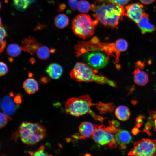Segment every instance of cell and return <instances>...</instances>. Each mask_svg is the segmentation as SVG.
<instances>
[{
  "mask_svg": "<svg viewBox=\"0 0 156 156\" xmlns=\"http://www.w3.org/2000/svg\"><path fill=\"white\" fill-rule=\"evenodd\" d=\"M90 10L95 19L104 26L112 28L117 26L125 13L123 6L107 1H95Z\"/></svg>",
  "mask_w": 156,
  "mask_h": 156,
  "instance_id": "1",
  "label": "cell"
},
{
  "mask_svg": "<svg viewBox=\"0 0 156 156\" xmlns=\"http://www.w3.org/2000/svg\"><path fill=\"white\" fill-rule=\"evenodd\" d=\"M97 71L87 64L81 62L77 63L70 72V75L73 80L79 82H94L100 84H107L117 87L116 82L106 77L97 74Z\"/></svg>",
  "mask_w": 156,
  "mask_h": 156,
  "instance_id": "2",
  "label": "cell"
},
{
  "mask_svg": "<svg viewBox=\"0 0 156 156\" xmlns=\"http://www.w3.org/2000/svg\"><path fill=\"white\" fill-rule=\"evenodd\" d=\"M109 126L106 127L103 125H95L92 137L93 139L97 143L110 149H112L117 146L114 134L120 129L117 128L119 125L117 121L113 120L109 121Z\"/></svg>",
  "mask_w": 156,
  "mask_h": 156,
  "instance_id": "3",
  "label": "cell"
},
{
  "mask_svg": "<svg viewBox=\"0 0 156 156\" xmlns=\"http://www.w3.org/2000/svg\"><path fill=\"white\" fill-rule=\"evenodd\" d=\"M77 56L79 57L84 53L91 51H102L108 56H116V61H119L120 52L116 49L115 42L102 43L96 37H93L88 42H79L75 47Z\"/></svg>",
  "mask_w": 156,
  "mask_h": 156,
  "instance_id": "4",
  "label": "cell"
},
{
  "mask_svg": "<svg viewBox=\"0 0 156 156\" xmlns=\"http://www.w3.org/2000/svg\"><path fill=\"white\" fill-rule=\"evenodd\" d=\"M92 101L88 95L69 99L65 105V110L67 114L78 117L90 113L95 119L99 120L100 116L96 115L90 109Z\"/></svg>",
  "mask_w": 156,
  "mask_h": 156,
  "instance_id": "5",
  "label": "cell"
},
{
  "mask_svg": "<svg viewBox=\"0 0 156 156\" xmlns=\"http://www.w3.org/2000/svg\"><path fill=\"white\" fill-rule=\"evenodd\" d=\"M19 132L23 143L33 145L44 138L46 135V129L40 124L25 122L20 126Z\"/></svg>",
  "mask_w": 156,
  "mask_h": 156,
  "instance_id": "6",
  "label": "cell"
},
{
  "mask_svg": "<svg viewBox=\"0 0 156 156\" xmlns=\"http://www.w3.org/2000/svg\"><path fill=\"white\" fill-rule=\"evenodd\" d=\"M98 21L93 20L89 15L82 14L77 15L72 23V29L76 35L83 39L88 38L94 34Z\"/></svg>",
  "mask_w": 156,
  "mask_h": 156,
  "instance_id": "7",
  "label": "cell"
},
{
  "mask_svg": "<svg viewBox=\"0 0 156 156\" xmlns=\"http://www.w3.org/2000/svg\"><path fill=\"white\" fill-rule=\"evenodd\" d=\"M156 154V140L143 138L134 144L128 153L130 156H152Z\"/></svg>",
  "mask_w": 156,
  "mask_h": 156,
  "instance_id": "8",
  "label": "cell"
},
{
  "mask_svg": "<svg viewBox=\"0 0 156 156\" xmlns=\"http://www.w3.org/2000/svg\"><path fill=\"white\" fill-rule=\"evenodd\" d=\"M83 59L85 63L93 69L103 68L108 64L109 56L99 51H91L83 54Z\"/></svg>",
  "mask_w": 156,
  "mask_h": 156,
  "instance_id": "9",
  "label": "cell"
},
{
  "mask_svg": "<svg viewBox=\"0 0 156 156\" xmlns=\"http://www.w3.org/2000/svg\"><path fill=\"white\" fill-rule=\"evenodd\" d=\"M14 95V94L11 92L9 93V95L5 96L2 101L1 106L3 111L8 116L14 114L21 102L20 95L16 94L13 98Z\"/></svg>",
  "mask_w": 156,
  "mask_h": 156,
  "instance_id": "10",
  "label": "cell"
},
{
  "mask_svg": "<svg viewBox=\"0 0 156 156\" xmlns=\"http://www.w3.org/2000/svg\"><path fill=\"white\" fill-rule=\"evenodd\" d=\"M143 6L139 3L129 4L125 7V15L136 24L143 13Z\"/></svg>",
  "mask_w": 156,
  "mask_h": 156,
  "instance_id": "11",
  "label": "cell"
},
{
  "mask_svg": "<svg viewBox=\"0 0 156 156\" xmlns=\"http://www.w3.org/2000/svg\"><path fill=\"white\" fill-rule=\"evenodd\" d=\"M114 136L116 143L120 149H125L126 145L130 143L132 139L130 133L125 130H120L116 133Z\"/></svg>",
  "mask_w": 156,
  "mask_h": 156,
  "instance_id": "12",
  "label": "cell"
},
{
  "mask_svg": "<svg viewBox=\"0 0 156 156\" xmlns=\"http://www.w3.org/2000/svg\"><path fill=\"white\" fill-rule=\"evenodd\" d=\"M137 24L143 34L152 32L156 30L155 26L150 22L148 15L145 13L142 14Z\"/></svg>",
  "mask_w": 156,
  "mask_h": 156,
  "instance_id": "13",
  "label": "cell"
},
{
  "mask_svg": "<svg viewBox=\"0 0 156 156\" xmlns=\"http://www.w3.org/2000/svg\"><path fill=\"white\" fill-rule=\"evenodd\" d=\"M94 129V126L90 122L85 121L81 122L79 127V131L81 135L79 138L83 139L92 136Z\"/></svg>",
  "mask_w": 156,
  "mask_h": 156,
  "instance_id": "14",
  "label": "cell"
},
{
  "mask_svg": "<svg viewBox=\"0 0 156 156\" xmlns=\"http://www.w3.org/2000/svg\"><path fill=\"white\" fill-rule=\"evenodd\" d=\"M46 71L51 78L54 79H57L62 75L63 70L60 64L53 63L50 64L47 67Z\"/></svg>",
  "mask_w": 156,
  "mask_h": 156,
  "instance_id": "15",
  "label": "cell"
},
{
  "mask_svg": "<svg viewBox=\"0 0 156 156\" xmlns=\"http://www.w3.org/2000/svg\"><path fill=\"white\" fill-rule=\"evenodd\" d=\"M133 78L135 83L137 85L143 86L145 85L148 81V75L146 72L140 71L136 68L133 72Z\"/></svg>",
  "mask_w": 156,
  "mask_h": 156,
  "instance_id": "16",
  "label": "cell"
},
{
  "mask_svg": "<svg viewBox=\"0 0 156 156\" xmlns=\"http://www.w3.org/2000/svg\"><path fill=\"white\" fill-rule=\"evenodd\" d=\"M23 87L25 92L30 94L35 93L38 90L37 82L32 78H29L25 80L23 83Z\"/></svg>",
  "mask_w": 156,
  "mask_h": 156,
  "instance_id": "17",
  "label": "cell"
},
{
  "mask_svg": "<svg viewBox=\"0 0 156 156\" xmlns=\"http://www.w3.org/2000/svg\"><path fill=\"white\" fill-rule=\"evenodd\" d=\"M115 114L119 120L122 121H125L129 119L130 112L127 107L124 105H120L116 109Z\"/></svg>",
  "mask_w": 156,
  "mask_h": 156,
  "instance_id": "18",
  "label": "cell"
},
{
  "mask_svg": "<svg viewBox=\"0 0 156 156\" xmlns=\"http://www.w3.org/2000/svg\"><path fill=\"white\" fill-rule=\"evenodd\" d=\"M69 19L65 14H60L57 15L54 19V23L56 27L59 29H63L68 24Z\"/></svg>",
  "mask_w": 156,
  "mask_h": 156,
  "instance_id": "19",
  "label": "cell"
},
{
  "mask_svg": "<svg viewBox=\"0 0 156 156\" xmlns=\"http://www.w3.org/2000/svg\"><path fill=\"white\" fill-rule=\"evenodd\" d=\"M21 47L16 44H10L8 46L7 53L11 57H16L21 54Z\"/></svg>",
  "mask_w": 156,
  "mask_h": 156,
  "instance_id": "20",
  "label": "cell"
},
{
  "mask_svg": "<svg viewBox=\"0 0 156 156\" xmlns=\"http://www.w3.org/2000/svg\"><path fill=\"white\" fill-rule=\"evenodd\" d=\"M50 49L45 46L39 47L37 51L38 57L41 59L45 60L48 58L50 56Z\"/></svg>",
  "mask_w": 156,
  "mask_h": 156,
  "instance_id": "21",
  "label": "cell"
},
{
  "mask_svg": "<svg viewBox=\"0 0 156 156\" xmlns=\"http://www.w3.org/2000/svg\"><path fill=\"white\" fill-rule=\"evenodd\" d=\"M13 3L15 8L18 10H25L30 4L27 0H13Z\"/></svg>",
  "mask_w": 156,
  "mask_h": 156,
  "instance_id": "22",
  "label": "cell"
},
{
  "mask_svg": "<svg viewBox=\"0 0 156 156\" xmlns=\"http://www.w3.org/2000/svg\"><path fill=\"white\" fill-rule=\"evenodd\" d=\"M91 5L85 0H81L78 2L77 7L78 10L82 13L88 12L90 9Z\"/></svg>",
  "mask_w": 156,
  "mask_h": 156,
  "instance_id": "23",
  "label": "cell"
},
{
  "mask_svg": "<svg viewBox=\"0 0 156 156\" xmlns=\"http://www.w3.org/2000/svg\"><path fill=\"white\" fill-rule=\"evenodd\" d=\"M40 46V44L36 42L29 44L21 46V48L24 51L28 52L33 55L37 50Z\"/></svg>",
  "mask_w": 156,
  "mask_h": 156,
  "instance_id": "24",
  "label": "cell"
},
{
  "mask_svg": "<svg viewBox=\"0 0 156 156\" xmlns=\"http://www.w3.org/2000/svg\"><path fill=\"white\" fill-rule=\"evenodd\" d=\"M117 49L120 52L126 51L128 47V44L127 42L123 39H119L115 42Z\"/></svg>",
  "mask_w": 156,
  "mask_h": 156,
  "instance_id": "25",
  "label": "cell"
},
{
  "mask_svg": "<svg viewBox=\"0 0 156 156\" xmlns=\"http://www.w3.org/2000/svg\"><path fill=\"white\" fill-rule=\"evenodd\" d=\"M45 147L44 146H41L36 151L34 152L28 151L27 152L28 154L33 156H48L47 153L44 152Z\"/></svg>",
  "mask_w": 156,
  "mask_h": 156,
  "instance_id": "26",
  "label": "cell"
},
{
  "mask_svg": "<svg viewBox=\"0 0 156 156\" xmlns=\"http://www.w3.org/2000/svg\"><path fill=\"white\" fill-rule=\"evenodd\" d=\"M0 128L4 127L7 124L8 120H11V118L5 113L0 112Z\"/></svg>",
  "mask_w": 156,
  "mask_h": 156,
  "instance_id": "27",
  "label": "cell"
},
{
  "mask_svg": "<svg viewBox=\"0 0 156 156\" xmlns=\"http://www.w3.org/2000/svg\"><path fill=\"white\" fill-rule=\"evenodd\" d=\"M150 121L152 123L153 129L156 131V111H150Z\"/></svg>",
  "mask_w": 156,
  "mask_h": 156,
  "instance_id": "28",
  "label": "cell"
},
{
  "mask_svg": "<svg viewBox=\"0 0 156 156\" xmlns=\"http://www.w3.org/2000/svg\"><path fill=\"white\" fill-rule=\"evenodd\" d=\"M131 0H95L96 1H107L117 4L124 6L127 4Z\"/></svg>",
  "mask_w": 156,
  "mask_h": 156,
  "instance_id": "29",
  "label": "cell"
},
{
  "mask_svg": "<svg viewBox=\"0 0 156 156\" xmlns=\"http://www.w3.org/2000/svg\"><path fill=\"white\" fill-rule=\"evenodd\" d=\"M0 75L1 76L5 75L8 73V68L7 65L3 62H0Z\"/></svg>",
  "mask_w": 156,
  "mask_h": 156,
  "instance_id": "30",
  "label": "cell"
},
{
  "mask_svg": "<svg viewBox=\"0 0 156 156\" xmlns=\"http://www.w3.org/2000/svg\"><path fill=\"white\" fill-rule=\"evenodd\" d=\"M0 42H3L4 38L7 36V34L4 27L0 25Z\"/></svg>",
  "mask_w": 156,
  "mask_h": 156,
  "instance_id": "31",
  "label": "cell"
},
{
  "mask_svg": "<svg viewBox=\"0 0 156 156\" xmlns=\"http://www.w3.org/2000/svg\"><path fill=\"white\" fill-rule=\"evenodd\" d=\"M22 42L23 45H26L36 42V41L34 38L29 37L24 39Z\"/></svg>",
  "mask_w": 156,
  "mask_h": 156,
  "instance_id": "32",
  "label": "cell"
},
{
  "mask_svg": "<svg viewBox=\"0 0 156 156\" xmlns=\"http://www.w3.org/2000/svg\"><path fill=\"white\" fill-rule=\"evenodd\" d=\"M77 0H68L70 7L73 10H75L77 8L78 3Z\"/></svg>",
  "mask_w": 156,
  "mask_h": 156,
  "instance_id": "33",
  "label": "cell"
},
{
  "mask_svg": "<svg viewBox=\"0 0 156 156\" xmlns=\"http://www.w3.org/2000/svg\"><path fill=\"white\" fill-rule=\"evenodd\" d=\"M135 66L139 69H142L144 68L145 66V61L143 62L140 61H137L135 63Z\"/></svg>",
  "mask_w": 156,
  "mask_h": 156,
  "instance_id": "34",
  "label": "cell"
},
{
  "mask_svg": "<svg viewBox=\"0 0 156 156\" xmlns=\"http://www.w3.org/2000/svg\"><path fill=\"white\" fill-rule=\"evenodd\" d=\"M50 81V79L49 78L47 77H42L40 79V83L43 84H44L47 83Z\"/></svg>",
  "mask_w": 156,
  "mask_h": 156,
  "instance_id": "35",
  "label": "cell"
},
{
  "mask_svg": "<svg viewBox=\"0 0 156 156\" xmlns=\"http://www.w3.org/2000/svg\"><path fill=\"white\" fill-rule=\"evenodd\" d=\"M142 3L148 5L150 4L153 2L155 0H139Z\"/></svg>",
  "mask_w": 156,
  "mask_h": 156,
  "instance_id": "36",
  "label": "cell"
},
{
  "mask_svg": "<svg viewBox=\"0 0 156 156\" xmlns=\"http://www.w3.org/2000/svg\"><path fill=\"white\" fill-rule=\"evenodd\" d=\"M6 45V41H4L3 42H0V52H3L5 48Z\"/></svg>",
  "mask_w": 156,
  "mask_h": 156,
  "instance_id": "37",
  "label": "cell"
},
{
  "mask_svg": "<svg viewBox=\"0 0 156 156\" xmlns=\"http://www.w3.org/2000/svg\"><path fill=\"white\" fill-rule=\"evenodd\" d=\"M139 132V130L137 128H133L132 131V133L134 135L137 134Z\"/></svg>",
  "mask_w": 156,
  "mask_h": 156,
  "instance_id": "38",
  "label": "cell"
},
{
  "mask_svg": "<svg viewBox=\"0 0 156 156\" xmlns=\"http://www.w3.org/2000/svg\"><path fill=\"white\" fill-rule=\"evenodd\" d=\"M135 89V86L134 85H133L131 88V89L129 94L131 93Z\"/></svg>",
  "mask_w": 156,
  "mask_h": 156,
  "instance_id": "39",
  "label": "cell"
},
{
  "mask_svg": "<svg viewBox=\"0 0 156 156\" xmlns=\"http://www.w3.org/2000/svg\"><path fill=\"white\" fill-rule=\"evenodd\" d=\"M29 61L31 64H33L35 63V60L34 58H31L29 60Z\"/></svg>",
  "mask_w": 156,
  "mask_h": 156,
  "instance_id": "40",
  "label": "cell"
},
{
  "mask_svg": "<svg viewBox=\"0 0 156 156\" xmlns=\"http://www.w3.org/2000/svg\"><path fill=\"white\" fill-rule=\"evenodd\" d=\"M55 50L53 48H51L50 49V52L51 53H53L55 52Z\"/></svg>",
  "mask_w": 156,
  "mask_h": 156,
  "instance_id": "41",
  "label": "cell"
},
{
  "mask_svg": "<svg viewBox=\"0 0 156 156\" xmlns=\"http://www.w3.org/2000/svg\"><path fill=\"white\" fill-rule=\"evenodd\" d=\"M8 60L9 62H12L13 61V59L11 57H9Z\"/></svg>",
  "mask_w": 156,
  "mask_h": 156,
  "instance_id": "42",
  "label": "cell"
},
{
  "mask_svg": "<svg viewBox=\"0 0 156 156\" xmlns=\"http://www.w3.org/2000/svg\"><path fill=\"white\" fill-rule=\"evenodd\" d=\"M28 1L29 3L31 4L33 3L34 1L35 0H27Z\"/></svg>",
  "mask_w": 156,
  "mask_h": 156,
  "instance_id": "43",
  "label": "cell"
},
{
  "mask_svg": "<svg viewBox=\"0 0 156 156\" xmlns=\"http://www.w3.org/2000/svg\"><path fill=\"white\" fill-rule=\"evenodd\" d=\"M151 63V61L150 60H149L148 61V64H150Z\"/></svg>",
  "mask_w": 156,
  "mask_h": 156,
  "instance_id": "44",
  "label": "cell"
},
{
  "mask_svg": "<svg viewBox=\"0 0 156 156\" xmlns=\"http://www.w3.org/2000/svg\"><path fill=\"white\" fill-rule=\"evenodd\" d=\"M28 75L29 77H31L32 76V74L31 73H29Z\"/></svg>",
  "mask_w": 156,
  "mask_h": 156,
  "instance_id": "45",
  "label": "cell"
}]
</instances>
